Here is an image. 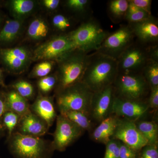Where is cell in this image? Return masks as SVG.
Returning a JSON list of instances; mask_svg holds the SVG:
<instances>
[{
    "mask_svg": "<svg viewBox=\"0 0 158 158\" xmlns=\"http://www.w3.org/2000/svg\"><path fill=\"white\" fill-rule=\"evenodd\" d=\"M116 59L98 52L89 55L81 81L95 92L113 85L117 74Z\"/></svg>",
    "mask_w": 158,
    "mask_h": 158,
    "instance_id": "obj_1",
    "label": "cell"
},
{
    "mask_svg": "<svg viewBox=\"0 0 158 158\" xmlns=\"http://www.w3.org/2000/svg\"><path fill=\"white\" fill-rule=\"evenodd\" d=\"M89 58L88 54L75 49L56 61L58 79L56 93L81 81Z\"/></svg>",
    "mask_w": 158,
    "mask_h": 158,
    "instance_id": "obj_2",
    "label": "cell"
},
{
    "mask_svg": "<svg viewBox=\"0 0 158 158\" xmlns=\"http://www.w3.org/2000/svg\"><path fill=\"white\" fill-rule=\"evenodd\" d=\"M93 92L82 81L56 93V102L60 113L82 111L90 113Z\"/></svg>",
    "mask_w": 158,
    "mask_h": 158,
    "instance_id": "obj_3",
    "label": "cell"
},
{
    "mask_svg": "<svg viewBox=\"0 0 158 158\" xmlns=\"http://www.w3.org/2000/svg\"><path fill=\"white\" fill-rule=\"evenodd\" d=\"M109 33L93 19L83 23L68 34L76 49L88 54L98 51Z\"/></svg>",
    "mask_w": 158,
    "mask_h": 158,
    "instance_id": "obj_4",
    "label": "cell"
},
{
    "mask_svg": "<svg viewBox=\"0 0 158 158\" xmlns=\"http://www.w3.org/2000/svg\"><path fill=\"white\" fill-rule=\"evenodd\" d=\"M9 150L18 158H44L52 144L40 137L14 132L7 141Z\"/></svg>",
    "mask_w": 158,
    "mask_h": 158,
    "instance_id": "obj_5",
    "label": "cell"
},
{
    "mask_svg": "<svg viewBox=\"0 0 158 158\" xmlns=\"http://www.w3.org/2000/svg\"><path fill=\"white\" fill-rule=\"evenodd\" d=\"M113 86L117 97L134 101H140L149 87L141 73H118Z\"/></svg>",
    "mask_w": 158,
    "mask_h": 158,
    "instance_id": "obj_6",
    "label": "cell"
},
{
    "mask_svg": "<svg viewBox=\"0 0 158 158\" xmlns=\"http://www.w3.org/2000/svg\"><path fill=\"white\" fill-rule=\"evenodd\" d=\"M151 46L133 43L117 59L118 73H141L151 59Z\"/></svg>",
    "mask_w": 158,
    "mask_h": 158,
    "instance_id": "obj_7",
    "label": "cell"
},
{
    "mask_svg": "<svg viewBox=\"0 0 158 158\" xmlns=\"http://www.w3.org/2000/svg\"><path fill=\"white\" fill-rule=\"evenodd\" d=\"M76 49L68 34H61L37 46L33 52V62L58 59Z\"/></svg>",
    "mask_w": 158,
    "mask_h": 158,
    "instance_id": "obj_8",
    "label": "cell"
},
{
    "mask_svg": "<svg viewBox=\"0 0 158 158\" xmlns=\"http://www.w3.org/2000/svg\"><path fill=\"white\" fill-rule=\"evenodd\" d=\"M135 38L131 27L122 26L109 34L96 52L116 59L135 42Z\"/></svg>",
    "mask_w": 158,
    "mask_h": 158,
    "instance_id": "obj_9",
    "label": "cell"
},
{
    "mask_svg": "<svg viewBox=\"0 0 158 158\" xmlns=\"http://www.w3.org/2000/svg\"><path fill=\"white\" fill-rule=\"evenodd\" d=\"M32 59V52L26 46L0 48V62L6 70L12 74L24 73L33 62Z\"/></svg>",
    "mask_w": 158,
    "mask_h": 158,
    "instance_id": "obj_10",
    "label": "cell"
},
{
    "mask_svg": "<svg viewBox=\"0 0 158 158\" xmlns=\"http://www.w3.org/2000/svg\"><path fill=\"white\" fill-rule=\"evenodd\" d=\"M83 130L60 114L57 116L53 140L51 142L53 150L62 152L81 135Z\"/></svg>",
    "mask_w": 158,
    "mask_h": 158,
    "instance_id": "obj_11",
    "label": "cell"
},
{
    "mask_svg": "<svg viewBox=\"0 0 158 158\" xmlns=\"http://www.w3.org/2000/svg\"><path fill=\"white\" fill-rule=\"evenodd\" d=\"M113 139L118 140L138 152L148 145L147 140L138 129L135 122L127 119H119Z\"/></svg>",
    "mask_w": 158,
    "mask_h": 158,
    "instance_id": "obj_12",
    "label": "cell"
},
{
    "mask_svg": "<svg viewBox=\"0 0 158 158\" xmlns=\"http://www.w3.org/2000/svg\"><path fill=\"white\" fill-rule=\"evenodd\" d=\"M149 106L148 104L140 101L129 100L114 96L111 113L117 117L135 122L146 116Z\"/></svg>",
    "mask_w": 158,
    "mask_h": 158,
    "instance_id": "obj_13",
    "label": "cell"
},
{
    "mask_svg": "<svg viewBox=\"0 0 158 158\" xmlns=\"http://www.w3.org/2000/svg\"><path fill=\"white\" fill-rule=\"evenodd\" d=\"M114 93L113 85L94 92L90 114L97 121L101 122L111 113L112 103L115 96Z\"/></svg>",
    "mask_w": 158,
    "mask_h": 158,
    "instance_id": "obj_14",
    "label": "cell"
},
{
    "mask_svg": "<svg viewBox=\"0 0 158 158\" xmlns=\"http://www.w3.org/2000/svg\"><path fill=\"white\" fill-rule=\"evenodd\" d=\"M129 25L138 42L147 46L156 45L158 22L152 16L142 21L130 23Z\"/></svg>",
    "mask_w": 158,
    "mask_h": 158,
    "instance_id": "obj_15",
    "label": "cell"
},
{
    "mask_svg": "<svg viewBox=\"0 0 158 158\" xmlns=\"http://www.w3.org/2000/svg\"><path fill=\"white\" fill-rule=\"evenodd\" d=\"M31 112L43 119L50 127L56 119L57 114L52 97L39 94L37 98L30 106Z\"/></svg>",
    "mask_w": 158,
    "mask_h": 158,
    "instance_id": "obj_16",
    "label": "cell"
},
{
    "mask_svg": "<svg viewBox=\"0 0 158 158\" xmlns=\"http://www.w3.org/2000/svg\"><path fill=\"white\" fill-rule=\"evenodd\" d=\"M18 127L20 134L38 137L45 135L49 128L45 122L31 112L21 117Z\"/></svg>",
    "mask_w": 158,
    "mask_h": 158,
    "instance_id": "obj_17",
    "label": "cell"
},
{
    "mask_svg": "<svg viewBox=\"0 0 158 158\" xmlns=\"http://www.w3.org/2000/svg\"><path fill=\"white\" fill-rule=\"evenodd\" d=\"M118 120V117L115 116H108L104 119L92 133L94 140L106 144L114 135Z\"/></svg>",
    "mask_w": 158,
    "mask_h": 158,
    "instance_id": "obj_18",
    "label": "cell"
},
{
    "mask_svg": "<svg viewBox=\"0 0 158 158\" xmlns=\"http://www.w3.org/2000/svg\"><path fill=\"white\" fill-rule=\"evenodd\" d=\"M5 93L7 111L14 112L21 117L31 112L28 101L19 95L14 89L11 88Z\"/></svg>",
    "mask_w": 158,
    "mask_h": 158,
    "instance_id": "obj_19",
    "label": "cell"
},
{
    "mask_svg": "<svg viewBox=\"0 0 158 158\" xmlns=\"http://www.w3.org/2000/svg\"><path fill=\"white\" fill-rule=\"evenodd\" d=\"M24 21L15 19L7 21L0 31V44H9L15 42L22 33Z\"/></svg>",
    "mask_w": 158,
    "mask_h": 158,
    "instance_id": "obj_20",
    "label": "cell"
},
{
    "mask_svg": "<svg viewBox=\"0 0 158 158\" xmlns=\"http://www.w3.org/2000/svg\"><path fill=\"white\" fill-rule=\"evenodd\" d=\"M8 6L14 19L24 21L34 11L36 4L32 0H11Z\"/></svg>",
    "mask_w": 158,
    "mask_h": 158,
    "instance_id": "obj_21",
    "label": "cell"
},
{
    "mask_svg": "<svg viewBox=\"0 0 158 158\" xmlns=\"http://www.w3.org/2000/svg\"><path fill=\"white\" fill-rule=\"evenodd\" d=\"M49 28L47 22L41 18L32 20L27 30V36L32 41H37L45 38L48 34Z\"/></svg>",
    "mask_w": 158,
    "mask_h": 158,
    "instance_id": "obj_22",
    "label": "cell"
},
{
    "mask_svg": "<svg viewBox=\"0 0 158 158\" xmlns=\"http://www.w3.org/2000/svg\"><path fill=\"white\" fill-rule=\"evenodd\" d=\"M138 129L147 140L148 145H157L158 128L154 122L139 121L135 123Z\"/></svg>",
    "mask_w": 158,
    "mask_h": 158,
    "instance_id": "obj_23",
    "label": "cell"
},
{
    "mask_svg": "<svg viewBox=\"0 0 158 158\" xmlns=\"http://www.w3.org/2000/svg\"><path fill=\"white\" fill-rule=\"evenodd\" d=\"M81 128L83 131L89 130L91 127L90 113L82 111H69L60 113Z\"/></svg>",
    "mask_w": 158,
    "mask_h": 158,
    "instance_id": "obj_24",
    "label": "cell"
},
{
    "mask_svg": "<svg viewBox=\"0 0 158 158\" xmlns=\"http://www.w3.org/2000/svg\"><path fill=\"white\" fill-rule=\"evenodd\" d=\"M141 73L150 89L158 87V61L150 59Z\"/></svg>",
    "mask_w": 158,
    "mask_h": 158,
    "instance_id": "obj_25",
    "label": "cell"
},
{
    "mask_svg": "<svg viewBox=\"0 0 158 158\" xmlns=\"http://www.w3.org/2000/svg\"><path fill=\"white\" fill-rule=\"evenodd\" d=\"M128 6L129 1L127 0L110 1L108 7V11L111 18L116 20L124 18Z\"/></svg>",
    "mask_w": 158,
    "mask_h": 158,
    "instance_id": "obj_26",
    "label": "cell"
},
{
    "mask_svg": "<svg viewBox=\"0 0 158 158\" xmlns=\"http://www.w3.org/2000/svg\"><path fill=\"white\" fill-rule=\"evenodd\" d=\"M56 65V62L52 60H44L37 63L31 71L29 77L31 78H41L49 75Z\"/></svg>",
    "mask_w": 158,
    "mask_h": 158,
    "instance_id": "obj_27",
    "label": "cell"
},
{
    "mask_svg": "<svg viewBox=\"0 0 158 158\" xmlns=\"http://www.w3.org/2000/svg\"><path fill=\"white\" fill-rule=\"evenodd\" d=\"M21 117L16 113L10 111H6L2 118V124L5 131L7 132V141L14 133L18 127Z\"/></svg>",
    "mask_w": 158,
    "mask_h": 158,
    "instance_id": "obj_28",
    "label": "cell"
},
{
    "mask_svg": "<svg viewBox=\"0 0 158 158\" xmlns=\"http://www.w3.org/2000/svg\"><path fill=\"white\" fill-rule=\"evenodd\" d=\"M129 6L124 19L129 23L139 22L149 18L152 15L139 9L129 0Z\"/></svg>",
    "mask_w": 158,
    "mask_h": 158,
    "instance_id": "obj_29",
    "label": "cell"
},
{
    "mask_svg": "<svg viewBox=\"0 0 158 158\" xmlns=\"http://www.w3.org/2000/svg\"><path fill=\"white\" fill-rule=\"evenodd\" d=\"M19 95L29 101L32 99L35 95V90L33 85L26 80H18L11 86Z\"/></svg>",
    "mask_w": 158,
    "mask_h": 158,
    "instance_id": "obj_30",
    "label": "cell"
},
{
    "mask_svg": "<svg viewBox=\"0 0 158 158\" xmlns=\"http://www.w3.org/2000/svg\"><path fill=\"white\" fill-rule=\"evenodd\" d=\"M58 82L56 73L49 75L44 77L41 78L37 82V88L39 94L47 95L49 93L56 88Z\"/></svg>",
    "mask_w": 158,
    "mask_h": 158,
    "instance_id": "obj_31",
    "label": "cell"
},
{
    "mask_svg": "<svg viewBox=\"0 0 158 158\" xmlns=\"http://www.w3.org/2000/svg\"><path fill=\"white\" fill-rule=\"evenodd\" d=\"M90 2L88 0H68L66 2V6L72 11L84 13L88 9Z\"/></svg>",
    "mask_w": 158,
    "mask_h": 158,
    "instance_id": "obj_32",
    "label": "cell"
},
{
    "mask_svg": "<svg viewBox=\"0 0 158 158\" xmlns=\"http://www.w3.org/2000/svg\"><path fill=\"white\" fill-rule=\"evenodd\" d=\"M119 142L115 139H111L106 144L103 158H119Z\"/></svg>",
    "mask_w": 158,
    "mask_h": 158,
    "instance_id": "obj_33",
    "label": "cell"
},
{
    "mask_svg": "<svg viewBox=\"0 0 158 158\" xmlns=\"http://www.w3.org/2000/svg\"><path fill=\"white\" fill-rule=\"evenodd\" d=\"M52 22L55 28L61 31H66L71 25L68 18L62 14L56 15L53 17Z\"/></svg>",
    "mask_w": 158,
    "mask_h": 158,
    "instance_id": "obj_34",
    "label": "cell"
},
{
    "mask_svg": "<svg viewBox=\"0 0 158 158\" xmlns=\"http://www.w3.org/2000/svg\"><path fill=\"white\" fill-rule=\"evenodd\" d=\"M137 158H158L157 145L148 144L144 146Z\"/></svg>",
    "mask_w": 158,
    "mask_h": 158,
    "instance_id": "obj_35",
    "label": "cell"
},
{
    "mask_svg": "<svg viewBox=\"0 0 158 158\" xmlns=\"http://www.w3.org/2000/svg\"><path fill=\"white\" fill-rule=\"evenodd\" d=\"M6 107V93L0 91V138L4 135L5 130L2 124V118L4 114L7 111Z\"/></svg>",
    "mask_w": 158,
    "mask_h": 158,
    "instance_id": "obj_36",
    "label": "cell"
},
{
    "mask_svg": "<svg viewBox=\"0 0 158 158\" xmlns=\"http://www.w3.org/2000/svg\"><path fill=\"white\" fill-rule=\"evenodd\" d=\"M119 156V158H137L138 152L120 142Z\"/></svg>",
    "mask_w": 158,
    "mask_h": 158,
    "instance_id": "obj_37",
    "label": "cell"
},
{
    "mask_svg": "<svg viewBox=\"0 0 158 158\" xmlns=\"http://www.w3.org/2000/svg\"><path fill=\"white\" fill-rule=\"evenodd\" d=\"M131 2L138 8L151 15V0H130Z\"/></svg>",
    "mask_w": 158,
    "mask_h": 158,
    "instance_id": "obj_38",
    "label": "cell"
},
{
    "mask_svg": "<svg viewBox=\"0 0 158 158\" xmlns=\"http://www.w3.org/2000/svg\"><path fill=\"white\" fill-rule=\"evenodd\" d=\"M148 103L149 108L152 109H157L158 107V87L151 88Z\"/></svg>",
    "mask_w": 158,
    "mask_h": 158,
    "instance_id": "obj_39",
    "label": "cell"
},
{
    "mask_svg": "<svg viewBox=\"0 0 158 158\" xmlns=\"http://www.w3.org/2000/svg\"><path fill=\"white\" fill-rule=\"evenodd\" d=\"M60 3L59 0H44L41 1L42 6L49 11H54L56 9Z\"/></svg>",
    "mask_w": 158,
    "mask_h": 158,
    "instance_id": "obj_40",
    "label": "cell"
},
{
    "mask_svg": "<svg viewBox=\"0 0 158 158\" xmlns=\"http://www.w3.org/2000/svg\"><path fill=\"white\" fill-rule=\"evenodd\" d=\"M0 86L3 87H6V84L4 81L2 71L1 69V68H0Z\"/></svg>",
    "mask_w": 158,
    "mask_h": 158,
    "instance_id": "obj_41",
    "label": "cell"
},
{
    "mask_svg": "<svg viewBox=\"0 0 158 158\" xmlns=\"http://www.w3.org/2000/svg\"><path fill=\"white\" fill-rule=\"evenodd\" d=\"M2 18L1 15H0V26H1V24H2Z\"/></svg>",
    "mask_w": 158,
    "mask_h": 158,
    "instance_id": "obj_42",
    "label": "cell"
}]
</instances>
